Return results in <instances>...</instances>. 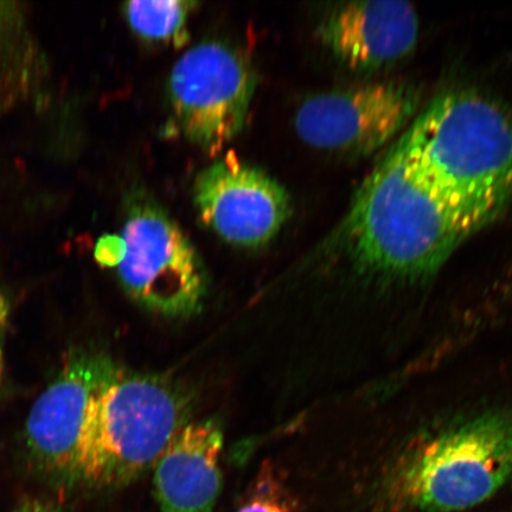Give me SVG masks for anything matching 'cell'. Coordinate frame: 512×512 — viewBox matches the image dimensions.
I'll use <instances>...</instances> for the list:
<instances>
[{"mask_svg": "<svg viewBox=\"0 0 512 512\" xmlns=\"http://www.w3.org/2000/svg\"><path fill=\"white\" fill-rule=\"evenodd\" d=\"M398 146L414 174L476 232L512 201V115L482 94L440 95Z\"/></svg>", "mask_w": 512, "mask_h": 512, "instance_id": "obj_1", "label": "cell"}, {"mask_svg": "<svg viewBox=\"0 0 512 512\" xmlns=\"http://www.w3.org/2000/svg\"><path fill=\"white\" fill-rule=\"evenodd\" d=\"M475 233L414 174L396 144L358 189L338 238L358 270L416 280L437 272Z\"/></svg>", "mask_w": 512, "mask_h": 512, "instance_id": "obj_2", "label": "cell"}, {"mask_svg": "<svg viewBox=\"0 0 512 512\" xmlns=\"http://www.w3.org/2000/svg\"><path fill=\"white\" fill-rule=\"evenodd\" d=\"M192 402L190 390L169 377L120 369L89 403L76 484L115 489L136 482L188 425Z\"/></svg>", "mask_w": 512, "mask_h": 512, "instance_id": "obj_3", "label": "cell"}, {"mask_svg": "<svg viewBox=\"0 0 512 512\" xmlns=\"http://www.w3.org/2000/svg\"><path fill=\"white\" fill-rule=\"evenodd\" d=\"M128 209L120 235L96 243V261L117 268L128 296L145 309L169 317L194 315L207 292L195 248L155 203L139 198Z\"/></svg>", "mask_w": 512, "mask_h": 512, "instance_id": "obj_4", "label": "cell"}, {"mask_svg": "<svg viewBox=\"0 0 512 512\" xmlns=\"http://www.w3.org/2000/svg\"><path fill=\"white\" fill-rule=\"evenodd\" d=\"M512 475V420L485 415L422 446L403 467L400 494L424 512H457L494 496Z\"/></svg>", "mask_w": 512, "mask_h": 512, "instance_id": "obj_5", "label": "cell"}, {"mask_svg": "<svg viewBox=\"0 0 512 512\" xmlns=\"http://www.w3.org/2000/svg\"><path fill=\"white\" fill-rule=\"evenodd\" d=\"M254 89L251 64L238 50L221 42L198 44L171 73V107L179 130L203 150H222L245 125Z\"/></svg>", "mask_w": 512, "mask_h": 512, "instance_id": "obj_6", "label": "cell"}, {"mask_svg": "<svg viewBox=\"0 0 512 512\" xmlns=\"http://www.w3.org/2000/svg\"><path fill=\"white\" fill-rule=\"evenodd\" d=\"M120 371L112 358L95 350L68 352L60 373L32 406L25 447L44 475L76 484L79 446L89 403Z\"/></svg>", "mask_w": 512, "mask_h": 512, "instance_id": "obj_7", "label": "cell"}, {"mask_svg": "<svg viewBox=\"0 0 512 512\" xmlns=\"http://www.w3.org/2000/svg\"><path fill=\"white\" fill-rule=\"evenodd\" d=\"M414 89L396 82L369 83L307 99L296 115V130L317 149L371 153L411 121L418 108Z\"/></svg>", "mask_w": 512, "mask_h": 512, "instance_id": "obj_8", "label": "cell"}, {"mask_svg": "<svg viewBox=\"0 0 512 512\" xmlns=\"http://www.w3.org/2000/svg\"><path fill=\"white\" fill-rule=\"evenodd\" d=\"M194 200L203 223L240 247L266 245L291 213L285 189L234 153H227L197 176Z\"/></svg>", "mask_w": 512, "mask_h": 512, "instance_id": "obj_9", "label": "cell"}, {"mask_svg": "<svg viewBox=\"0 0 512 512\" xmlns=\"http://www.w3.org/2000/svg\"><path fill=\"white\" fill-rule=\"evenodd\" d=\"M319 31L325 46L345 66L369 72L411 53L420 21L411 3L367 0L339 6Z\"/></svg>", "mask_w": 512, "mask_h": 512, "instance_id": "obj_10", "label": "cell"}, {"mask_svg": "<svg viewBox=\"0 0 512 512\" xmlns=\"http://www.w3.org/2000/svg\"><path fill=\"white\" fill-rule=\"evenodd\" d=\"M222 448L216 420L191 422L175 435L153 466L160 512H214L222 488Z\"/></svg>", "mask_w": 512, "mask_h": 512, "instance_id": "obj_11", "label": "cell"}, {"mask_svg": "<svg viewBox=\"0 0 512 512\" xmlns=\"http://www.w3.org/2000/svg\"><path fill=\"white\" fill-rule=\"evenodd\" d=\"M51 64L30 5L0 2V117L48 105Z\"/></svg>", "mask_w": 512, "mask_h": 512, "instance_id": "obj_12", "label": "cell"}, {"mask_svg": "<svg viewBox=\"0 0 512 512\" xmlns=\"http://www.w3.org/2000/svg\"><path fill=\"white\" fill-rule=\"evenodd\" d=\"M195 3L130 2L125 6L128 23L138 35L152 41H182L189 11Z\"/></svg>", "mask_w": 512, "mask_h": 512, "instance_id": "obj_13", "label": "cell"}, {"mask_svg": "<svg viewBox=\"0 0 512 512\" xmlns=\"http://www.w3.org/2000/svg\"><path fill=\"white\" fill-rule=\"evenodd\" d=\"M298 502L271 462H265L235 512H297Z\"/></svg>", "mask_w": 512, "mask_h": 512, "instance_id": "obj_14", "label": "cell"}, {"mask_svg": "<svg viewBox=\"0 0 512 512\" xmlns=\"http://www.w3.org/2000/svg\"><path fill=\"white\" fill-rule=\"evenodd\" d=\"M11 316V302L8 294L0 290V388L4 379V345Z\"/></svg>", "mask_w": 512, "mask_h": 512, "instance_id": "obj_15", "label": "cell"}, {"mask_svg": "<svg viewBox=\"0 0 512 512\" xmlns=\"http://www.w3.org/2000/svg\"><path fill=\"white\" fill-rule=\"evenodd\" d=\"M14 512H63L59 507L44 503L41 501H28L25 502L14 511Z\"/></svg>", "mask_w": 512, "mask_h": 512, "instance_id": "obj_16", "label": "cell"}]
</instances>
